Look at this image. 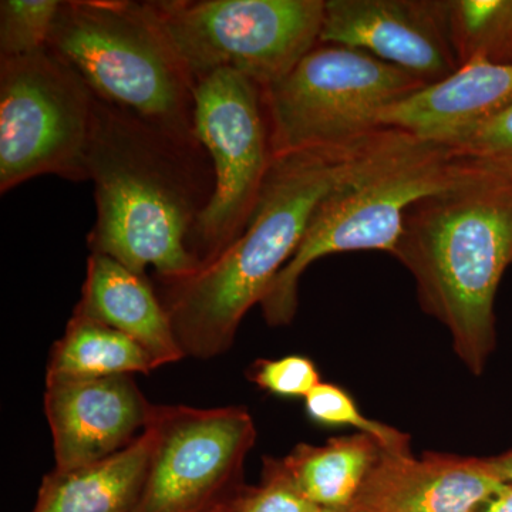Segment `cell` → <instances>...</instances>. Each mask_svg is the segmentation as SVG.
<instances>
[{"label": "cell", "instance_id": "6da1fadb", "mask_svg": "<svg viewBox=\"0 0 512 512\" xmlns=\"http://www.w3.org/2000/svg\"><path fill=\"white\" fill-rule=\"evenodd\" d=\"M89 180L97 218L87 244L134 274L156 269L161 282L200 271L190 251L195 224L214 191L210 157L188 143L97 99Z\"/></svg>", "mask_w": 512, "mask_h": 512}, {"label": "cell", "instance_id": "7a4b0ae2", "mask_svg": "<svg viewBox=\"0 0 512 512\" xmlns=\"http://www.w3.org/2000/svg\"><path fill=\"white\" fill-rule=\"evenodd\" d=\"M393 256L461 363L483 375L497 346L495 296L512 264L511 171L478 163L460 183L414 202Z\"/></svg>", "mask_w": 512, "mask_h": 512}, {"label": "cell", "instance_id": "3957f363", "mask_svg": "<svg viewBox=\"0 0 512 512\" xmlns=\"http://www.w3.org/2000/svg\"><path fill=\"white\" fill-rule=\"evenodd\" d=\"M372 136L274 157L244 232L194 275L163 282L161 302L185 356L208 360L231 349L242 319L291 261L320 200Z\"/></svg>", "mask_w": 512, "mask_h": 512}, {"label": "cell", "instance_id": "277c9868", "mask_svg": "<svg viewBox=\"0 0 512 512\" xmlns=\"http://www.w3.org/2000/svg\"><path fill=\"white\" fill-rule=\"evenodd\" d=\"M477 164L448 144L397 128L373 134L345 177L320 200L291 261L259 303L266 323L291 325L299 282L320 258L353 251L394 255L414 202L460 183Z\"/></svg>", "mask_w": 512, "mask_h": 512}, {"label": "cell", "instance_id": "5b68a950", "mask_svg": "<svg viewBox=\"0 0 512 512\" xmlns=\"http://www.w3.org/2000/svg\"><path fill=\"white\" fill-rule=\"evenodd\" d=\"M47 47L82 77L97 99L130 111L170 136L198 143L194 77L146 3L62 2Z\"/></svg>", "mask_w": 512, "mask_h": 512}, {"label": "cell", "instance_id": "8992f818", "mask_svg": "<svg viewBox=\"0 0 512 512\" xmlns=\"http://www.w3.org/2000/svg\"><path fill=\"white\" fill-rule=\"evenodd\" d=\"M424 86L362 50L319 43L264 89L272 154L349 146L372 136L384 111Z\"/></svg>", "mask_w": 512, "mask_h": 512}, {"label": "cell", "instance_id": "52a82bcc", "mask_svg": "<svg viewBox=\"0 0 512 512\" xmlns=\"http://www.w3.org/2000/svg\"><path fill=\"white\" fill-rule=\"evenodd\" d=\"M146 8L195 82L217 70L265 89L319 45L325 0H150Z\"/></svg>", "mask_w": 512, "mask_h": 512}, {"label": "cell", "instance_id": "ba28073f", "mask_svg": "<svg viewBox=\"0 0 512 512\" xmlns=\"http://www.w3.org/2000/svg\"><path fill=\"white\" fill-rule=\"evenodd\" d=\"M96 94L46 47L0 59V191L40 177L89 180Z\"/></svg>", "mask_w": 512, "mask_h": 512}, {"label": "cell", "instance_id": "9c48e42d", "mask_svg": "<svg viewBox=\"0 0 512 512\" xmlns=\"http://www.w3.org/2000/svg\"><path fill=\"white\" fill-rule=\"evenodd\" d=\"M194 134L214 170V191L190 239L200 269L244 232L271 167V136L264 89L222 69L194 87Z\"/></svg>", "mask_w": 512, "mask_h": 512}, {"label": "cell", "instance_id": "30bf717a", "mask_svg": "<svg viewBox=\"0 0 512 512\" xmlns=\"http://www.w3.org/2000/svg\"><path fill=\"white\" fill-rule=\"evenodd\" d=\"M154 419L160 437L133 512H214L241 495L256 441L245 407L154 404Z\"/></svg>", "mask_w": 512, "mask_h": 512}, {"label": "cell", "instance_id": "8fae6325", "mask_svg": "<svg viewBox=\"0 0 512 512\" xmlns=\"http://www.w3.org/2000/svg\"><path fill=\"white\" fill-rule=\"evenodd\" d=\"M319 43L362 50L427 86L460 67L440 0H325Z\"/></svg>", "mask_w": 512, "mask_h": 512}, {"label": "cell", "instance_id": "7c38bea8", "mask_svg": "<svg viewBox=\"0 0 512 512\" xmlns=\"http://www.w3.org/2000/svg\"><path fill=\"white\" fill-rule=\"evenodd\" d=\"M153 409L128 375L46 384L55 470H76L119 453L146 430Z\"/></svg>", "mask_w": 512, "mask_h": 512}, {"label": "cell", "instance_id": "4fadbf2b", "mask_svg": "<svg viewBox=\"0 0 512 512\" xmlns=\"http://www.w3.org/2000/svg\"><path fill=\"white\" fill-rule=\"evenodd\" d=\"M505 485L484 458L383 450L349 511L476 512Z\"/></svg>", "mask_w": 512, "mask_h": 512}, {"label": "cell", "instance_id": "5bb4252c", "mask_svg": "<svg viewBox=\"0 0 512 512\" xmlns=\"http://www.w3.org/2000/svg\"><path fill=\"white\" fill-rule=\"evenodd\" d=\"M511 103L512 62L478 59L393 104L380 116V127L447 144Z\"/></svg>", "mask_w": 512, "mask_h": 512}, {"label": "cell", "instance_id": "9a60e30c", "mask_svg": "<svg viewBox=\"0 0 512 512\" xmlns=\"http://www.w3.org/2000/svg\"><path fill=\"white\" fill-rule=\"evenodd\" d=\"M74 312L136 340L157 367L185 357L170 315L146 276L134 274L110 256L90 254L82 299Z\"/></svg>", "mask_w": 512, "mask_h": 512}, {"label": "cell", "instance_id": "2e32d148", "mask_svg": "<svg viewBox=\"0 0 512 512\" xmlns=\"http://www.w3.org/2000/svg\"><path fill=\"white\" fill-rule=\"evenodd\" d=\"M160 429L153 414L146 430L113 456L43 478L32 512H133L146 485Z\"/></svg>", "mask_w": 512, "mask_h": 512}, {"label": "cell", "instance_id": "e0dca14e", "mask_svg": "<svg viewBox=\"0 0 512 512\" xmlns=\"http://www.w3.org/2000/svg\"><path fill=\"white\" fill-rule=\"evenodd\" d=\"M383 450L375 437L357 433L323 446L298 444L282 461L313 504L322 510H348Z\"/></svg>", "mask_w": 512, "mask_h": 512}, {"label": "cell", "instance_id": "ac0fdd59", "mask_svg": "<svg viewBox=\"0 0 512 512\" xmlns=\"http://www.w3.org/2000/svg\"><path fill=\"white\" fill-rule=\"evenodd\" d=\"M156 369L153 357L136 340L73 312L62 338L50 352L46 384L148 375Z\"/></svg>", "mask_w": 512, "mask_h": 512}, {"label": "cell", "instance_id": "d6986e66", "mask_svg": "<svg viewBox=\"0 0 512 512\" xmlns=\"http://www.w3.org/2000/svg\"><path fill=\"white\" fill-rule=\"evenodd\" d=\"M458 64L512 62V0H440Z\"/></svg>", "mask_w": 512, "mask_h": 512}, {"label": "cell", "instance_id": "ffe728a7", "mask_svg": "<svg viewBox=\"0 0 512 512\" xmlns=\"http://www.w3.org/2000/svg\"><path fill=\"white\" fill-rule=\"evenodd\" d=\"M305 410L309 419L319 426L353 427L359 433L375 437L386 451L412 453L407 434L366 417L353 397L336 384L319 383L305 397Z\"/></svg>", "mask_w": 512, "mask_h": 512}, {"label": "cell", "instance_id": "44dd1931", "mask_svg": "<svg viewBox=\"0 0 512 512\" xmlns=\"http://www.w3.org/2000/svg\"><path fill=\"white\" fill-rule=\"evenodd\" d=\"M60 6V0H2L0 59L32 55L46 49Z\"/></svg>", "mask_w": 512, "mask_h": 512}, {"label": "cell", "instance_id": "7402d4cb", "mask_svg": "<svg viewBox=\"0 0 512 512\" xmlns=\"http://www.w3.org/2000/svg\"><path fill=\"white\" fill-rule=\"evenodd\" d=\"M238 512H323L313 504L286 470L282 458H264L262 481L258 487H245Z\"/></svg>", "mask_w": 512, "mask_h": 512}, {"label": "cell", "instance_id": "603a6c76", "mask_svg": "<svg viewBox=\"0 0 512 512\" xmlns=\"http://www.w3.org/2000/svg\"><path fill=\"white\" fill-rule=\"evenodd\" d=\"M447 144L461 156L512 173V103Z\"/></svg>", "mask_w": 512, "mask_h": 512}, {"label": "cell", "instance_id": "cb8c5ba5", "mask_svg": "<svg viewBox=\"0 0 512 512\" xmlns=\"http://www.w3.org/2000/svg\"><path fill=\"white\" fill-rule=\"evenodd\" d=\"M247 375L259 389L279 397L305 399L319 383H322L315 362L301 355L258 359L249 367Z\"/></svg>", "mask_w": 512, "mask_h": 512}, {"label": "cell", "instance_id": "d4e9b609", "mask_svg": "<svg viewBox=\"0 0 512 512\" xmlns=\"http://www.w3.org/2000/svg\"><path fill=\"white\" fill-rule=\"evenodd\" d=\"M488 470L504 484L512 485V450L505 451L500 456L484 458Z\"/></svg>", "mask_w": 512, "mask_h": 512}, {"label": "cell", "instance_id": "484cf974", "mask_svg": "<svg viewBox=\"0 0 512 512\" xmlns=\"http://www.w3.org/2000/svg\"><path fill=\"white\" fill-rule=\"evenodd\" d=\"M476 512H512V485H505L501 493L491 498L487 504L478 508Z\"/></svg>", "mask_w": 512, "mask_h": 512}, {"label": "cell", "instance_id": "4316f807", "mask_svg": "<svg viewBox=\"0 0 512 512\" xmlns=\"http://www.w3.org/2000/svg\"><path fill=\"white\" fill-rule=\"evenodd\" d=\"M245 490V488H244ZM242 495V493H241ZM241 495L239 497L235 498L234 501H231V503L222 505L221 508H218L217 511L214 512H238V504H239V498H241Z\"/></svg>", "mask_w": 512, "mask_h": 512}, {"label": "cell", "instance_id": "83f0119b", "mask_svg": "<svg viewBox=\"0 0 512 512\" xmlns=\"http://www.w3.org/2000/svg\"><path fill=\"white\" fill-rule=\"evenodd\" d=\"M323 512H350V511L348 508V510H323Z\"/></svg>", "mask_w": 512, "mask_h": 512}]
</instances>
